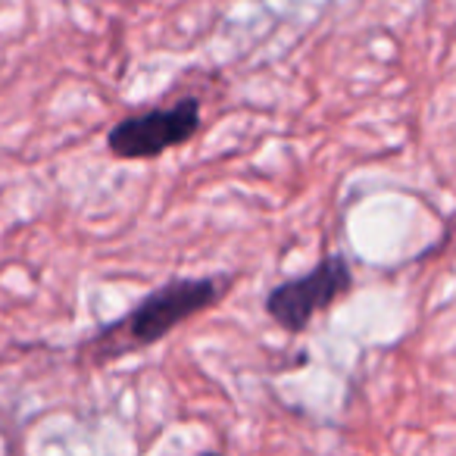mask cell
Returning <instances> with one entry per match:
<instances>
[{
    "mask_svg": "<svg viewBox=\"0 0 456 456\" xmlns=\"http://www.w3.org/2000/svg\"><path fill=\"white\" fill-rule=\"evenodd\" d=\"M222 297L219 279H172L163 288L151 291L126 319L107 325L94 341L88 344L94 362L116 360L132 350L151 347L163 341L172 329L194 319L197 313L209 310Z\"/></svg>",
    "mask_w": 456,
    "mask_h": 456,
    "instance_id": "obj_1",
    "label": "cell"
},
{
    "mask_svg": "<svg viewBox=\"0 0 456 456\" xmlns=\"http://www.w3.org/2000/svg\"><path fill=\"white\" fill-rule=\"evenodd\" d=\"M354 288V269L347 256L329 254L300 279H288L266 294V313L279 329L304 331L313 319Z\"/></svg>",
    "mask_w": 456,
    "mask_h": 456,
    "instance_id": "obj_2",
    "label": "cell"
},
{
    "mask_svg": "<svg viewBox=\"0 0 456 456\" xmlns=\"http://www.w3.org/2000/svg\"><path fill=\"white\" fill-rule=\"evenodd\" d=\"M200 132V101L184 97L172 107L147 110L119 119L107 134V147L119 159H153L166 151L184 147Z\"/></svg>",
    "mask_w": 456,
    "mask_h": 456,
    "instance_id": "obj_3",
    "label": "cell"
},
{
    "mask_svg": "<svg viewBox=\"0 0 456 456\" xmlns=\"http://www.w3.org/2000/svg\"><path fill=\"white\" fill-rule=\"evenodd\" d=\"M207 456H219V453H207Z\"/></svg>",
    "mask_w": 456,
    "mask_h": 456,
    "instance_id": "obj_4",
    "label": "cell"
}]
</instances>
